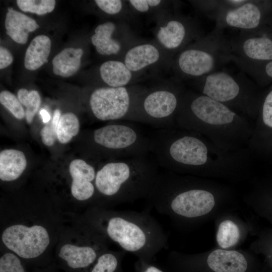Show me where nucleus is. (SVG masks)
I'll return each instance as SVG.
<instances>
[{
	"label": "nucleus",
	"mask_w": 272,
	"mask_h": 272,
	"mask_svg": "<svg viewBox=\"0 0 272 272\" xmlns=\"http://www.w3.org/2000/svg\"><path fill=\"white\" fill-rule=\"evenodd\" d=\"M150 152L165 170L200 177L236 179L251 165L247 148L224 150L198 133L176 126L158 129L150 137Z\"/></svg>",
	"instance_id": "obj_1"
},
{
	"label": "nucleus",
	"mask_w": 272,
	"mask_h": 272,
	"mask_svg": "<svg viewBox=\"0 0 272 272\" xmlns=\"http://www.w3.org/2000/svg\"><path fill=\"white\" fill-rule=\"evenodd\" d=\"M176 126L198 133L222 149L247 148L253 124L244 115L194 90H186L175 118Z\"/></svg>",
	"instance_id": "obj_2"
},
{
	"label": "nucleus",
	"mask_w": 272,
	"mask_h": 272,
	"mask_svg": "<svg viewBox=\"0 0 272 272\" xmlns=\"http://www.w3.org/2000/svg\"><path fill=\"white\" fill-rule=\"evenodd\" d=\"M226 192L202 177L165 170L159 172L146 199L161 214L192 220L210 213Z\"/></svg>",
	"instance_id": "obj_3"
},
{
	"label": "nucleus",
	"mask_w": 272,
	"mask_h": 272,
	"mask_svg": "<svg viewBox=\"0 0 272 272\" xmlns=\"http://www.w3.org/2000/svg\"><path fill=\"white\" fill-rule=\"evenodd\" d=\"M148 155L108 162L96 172L98 193L115 202L146 198L159 172L158 166Z\"/></svg>",
	"instance_id": "obj_4"
},
{
	"label": "nucleus",
	"mask_w": 272,
	"mask_h": 272,
	"mask_svg": "<svg viewBox=\"0 0 272 272\" xmlns=\"http://www.w3.org/2000/svg\"><path fill=\"white\" fill-rule=\"evenodd\" d=\"M100 226L124 251L148 258L166 248L167 238L159 223L146 212H101Z\"/></svg>",
	"instance_id": "obj_5"
},
{
	"label": "nucleus",
	"mask_w": 272,
	"mask_h": 272,
	"mask_svg": "<svg viewBox=\"0 0 272 272\" xmlns=\"http://www.w3.org/2000/svg\"><path fill=\"white\" fill-rule=\"evenodd\" d=\"M194 91L209 97L255 120L263 96L244 72L217 71L193 80Z\"/></svg>",
	"instance_id": "obj_6"
},
{
	"label": "nucleus",
	"mask_w": 272,
	"mask_h": 272,
	"mask_svg": "<svg viewBox=\"0 0 272 272\" xmlns=\"http://www.w3.org/2000/svg\"><path fill=\"white\" fill-rule=\"evenodd\" d=\"M216 28L190 43L173 58L171 67L177 79L195 80L232 61L230 40Z\"/></svg>",
	"instance_id": "obj_7"
},
{
	"label": "nucleus",
	"mask_w": 272,
	"mask_h": 272,
	"mask_svg": "<svg viewBox=\"0 0 272 272\" xmlns=\"http://www.w3.org/2000/svg\"><path fill=\"white\" fill-rule=\"evenodd\" d=\"M186 89L181 80L146 88L137 109L135 122L158 129L176 127L175 118Z\"/></svg>",
	"instance_id": "obj_8"
},
{
	"label": "nucleus",
	"mask_w": 272,
	"mask_h": 272,
	"mask_svg": "<svg viewBox=\"0 0 272 272\" xmlns=\"http://www.w3.org/2000/svg\"><path fill=\"white\" fill-rule=\"evenodd\" d=\"M146 89L133 85L96 88L90 96V109L94 116L100 120L135 122L139 103Z\"/></svg>",
	"instance_id": "obj_9"
},
{
	"label": "nucleus",
	"mask_w": 272,
	"mask_h": 272,
	"mask_svg": "<svg viewBox=\"0 0 272 272\" xmlns=\"http://www.w3.org/2000/svg\"><path fill=\"white\" fill-rule=\"evenodd\" d=\"M93 140L95 144L120 159L148 155L150 152V138L127 122L96 129L93 131Z\"/></svg>",
	"instance_id": "obj_10"
},
{
	"label": "nucleus",
	"mask_w": 272,
	"mask_h": 272,
	"mask_svg": "<svg viewBox=\"0 0 272 272\" xmlns=\"http://www.w3.org/2000/svg\"><path fill=\"white\" fill-rule=\"evenodd\" d=\"M157 14L155 40L172 59L186 46L203 35L194 18L171 13L167 10L159 11Z\"/></svg>",
	"instance_id": "obj_11"
},
{
	"label": "nucleus",
	"mask_w": 272,
	"mask_h": 272,
	"mask_svg": "<svg viewBox=\"0 0 272 272\" xmlns=\"http://www.w3.org/2000/svg\"><path fill=\"white\" fill-rule=\"evenodd\" d=\"M2 239L8 249L25 259L40 256L50 242L47 231L40 225H12L4 231Z\"/></svg>",
	"instance_id": "obj_12"
},
{
	"label": "nucleus",
	"mask_w": 272,
	"mask_h": 272,
	"mask_svg": "<svg viewBox=\"0 0 272 272\" xmlns=\"http://www.w3.org/2000/svg\"><path fill=\"white\" fill-rule=\"evenodd\" d=\"M260 28L240 31L230 40L232 61L259 63L272 60V36Z\"/></svg>",
	"instance_id": "obj_13"
},
{
	"label": "nucleus",
	"mask_w": 272,
	"mask_h": 272,
	"mask_svg": "<svg viewBox=\"0 0 272 272\" xmlns=\"http://www.w3.org/2000/svg\"><path fill=\"white\" fill-rule=\"evenodd\" d=\"M247 148L251 156L272 161V88L263 96Z\"/></svg>",
	"instance_id": "obj_14"
},
{
	"label": "nucleus",
	"mask_w": 272,
	"mask_h": 272,
	"mask_svg": "<svg viewBox=\"0 0 272 272\" xmlns=\"http://www.w3.org/2000/svg\"><path fill=\"white\" fill-rule=\"evenodd\" d=\"M264 11V7L261 2L247 0L242 5L219 16L215 20V28L222 30L227 28H232L240 31L256 29L262 26Z\"/></svg>",
	"instance_id": "obj_15"
},
{
	"label": "nucleus",
	"mask_w": 272,
	"mask_h": 272,
	"mask_svg": "<svg viewBox=\"0 0 272 272\" xmlns=\"http://www.w3.org/2000/svg\"><path fill=\"white\" fill-rule=\"evenodd\" d=\"M172 58L155 41L140 42L130 47L122 61L129 70L141 73L146 69L164 64L171 66Z\"/></svg>",
	"instance_id": "obj_16"
},
{
	"label": "nucleus",
	"mask_w": 272,
	"mask_h": 272,
	"mask_svg": "<svg viewBox=\"0 0 272 272\" xmlns=\"http://www.w3.org/2000/svg\"><path fill=\"white\" fill-rule=\"evenodd\" d=\"M117 27L115 23L111 21L99 24L95 29L91 40L99 54L121 55L122 60L126 51L141 41L133 33L121 37L114 38L113 36Z\"/></svg>",
	"instance_id": "obj_17"
},
{
	"label": "nucleus",
	"mask_w": 272,
	"mask_h": 272,
	"mask_svg": "<svg viewBox=\"0 0 272 272\" xmlns=\"http://www.w3.org/2000/svg\"><path fill=\"white\" fill-rule=\"evenodd\" d=\"M69 172L73 179L71 192L77 200L85 201L95 194L96 186L93 182L96 178L95 168L82 159L73 160L69 166Z\"/></svg>",
	"instance_id": "obj_18"
},
{
	"label": "nucleus",
	"mask_w": 272,
	"mask_h": 272,
	"mask_svg": "<svg viewBox=\"0 0 272 272\" xmlns=\"http://www.w3.org/2000/svg\"><path fill=\"white\" fill-rule=\"evenodd\" d=\"M99 73L101 80L107 87L113 88L131 86L141 74L131 72L119 59L103 62L99 67Z\"/></svg>",
	"instance_id": "obj_19"
},
{
	"label": "nucleus",
	"mask_w": 272,
	"mask_h": 272,
	"mask_svg": "<svg viewBox=\"0 0 272 272\" xmlns=\"http://www.w3.org/2000/svg\"><path fill=\"white\" fill-rule=\"evenodd\" d=\"M207 262L215 272H245L247 268L245 256L235 250H215L209 255Z\"/></svg>",
	"instance_id": "obj_20"
},
{
	"label": "nucleus",
	"mask_w": 272,
	"mask_h": 272,
	"mask_svg": "<svg viewBox=\"0 0 272 272\" xmlns=\"http://www.w3.org/2000/svg\"><path fill=\"white\" fill-rule=\"evenodd\" d=\"M8 10L5 21L6 34L18 43H26L29 33L34 31L39 25L33 19L12 8Z\"/></svg>",
	"instance_id": "obj_21"
},
{
	"label": "nucleus",
	"mask_w": 272,
	"mask_h": 272,
	"mask_svg": "<svg viewBox=\"0 0 272 272\" xmlns=\"http://www.w3.org/2000/svg\"><path fill=\"white\" fill-rule=\"evenodd\" d=\"M101 245L78 246L66 244L60 248L58 256L73 269H82L93 263L98 257V250Z\"/></svg>",
	"instance_id": "obj_22"
},
{
	"label": "nucleus",
	"mask_w": 272,
	"mask_h": 272,
	"mask_svg": "<svg viewBox=\"0 0 272 272\" xmlns=\"http://www.w3.org/2000/svg\"><path fill=\"white\" fill-rule=\"evenodd\" d=\"M27 166L23 152L15 149H6L0 153V179L4 181L17 179Z\"/></svg>",
	"instance_id": "obj_23"
},
{
	"label": "nucleus",
	"mask_w": 272,
	"mask_h": 272,
	"mask_svg": "<svg viewBox=\"0 0 272 272\" xmlns=\"http://www.w3.org/2000/svg\"><path fill=\"white\" fill-rule=\"evenodd\" d=\"M83 52L80 48L67 47L62 50L52 60L54 74L62 77L74 75L80 67Z\"/></svg>",
	"instance_id": "obj_24"
},
{
	"label": "nucleus",
	"mask_w": 272,
	"mask_h": 272,
	"mask_svg": "<svg viewBox=\"0 0 272 272\" xmlns=\"http://www.w3.org/2000/svg\"><path fill=\"white\" fill-rule=\"evenodd\" d=\"M51 44L50 39L46 35H39L34 38L25 52V68L35 71L46 62L50 52Z\"/></svg>",
	"instance_id": "obj_25"
},
{
	"label": "nucleus",
	"mask_w": 272,
	"mask_h": 272,
	"mask_svg": "<svg viewBox=\"0 0 272 272\" xmlns=\"http://www.w3.org/2000/svg\"><path fill=\"white\" fill-rule=\"evenodd\" d=\"M247 0L190 1L193 7L209 18L215 20L227 11L237 8Z\"/></svg>",
	"instance_id": "obj_26"
},
{
	"label": "nucleus",
	"mask_w": 272,
	"mask_h": 272,
	"mask_svg": "<svg viewBox=\"0 0 272 272\" xmlns=\"http://www.w3.org/2000/svg\"><path fill=\"white\" fill-rule=\"evenodd\" d=\"M80 123L77 116L72 112L63 114L60 118L57 128V138L61 144L69 142L79 132Z\"/></svg>",
	"instance_id": "obj_27"
},
{
	"label": "nucleus",
	"mask_w": 272,
	"mask_h": 272,
	"mask_svg": "<svg viewBox=\"0 0 272 272\" xmlns=\"http://www.w3.org/2000/svg\"><path fill=\"white\" fill-rule=\"evenodd\" d=\"M240 236L237 225L231 220L222 222L218 227L217 233V241L223 249H227L235 245Z\"/></svg>",
	"instance_id": "obj_28"
},
{
	"label": "nucleus",
	"mask_w": 272,
	"mask_h": 272,
	"mask_svg": "<svg viewBox=\"0 0 272 272\" xmlns=\"http://www.w3.org/2000/svg\"><path fill=\"white\" fill-rule=\"evenodd\" d=\"M252 196L265 209V214L272 221V177L256 183Z\"/></svg>",
	"instance_id": "obj_29"
},
{
	"label": "nucleus",
	"mask_w": 272,
	"mask_h": 272,
	"mask_svg": "<svg viewBox=\"0 0 272 272\" xmlns=\"http://www.w3.org/2000/svg\"><path fill=\"white\" fill-rule=\"evenodd\" d=\"M240 70L257 82L263 77L272 79V60L261 63H252L235 61Z\"/></svg>",
	"instance_id": "obj_30"
},
{
	"label": "nucleus",
	"mask_w": 272,
	"mask_h": 272,
	"mask_svg": "<svg viewBox=\"0 0 272 272\" xmlns=\"http://www.w3.org/2000/svg\"><path fill=\"white\" fill-rule=\"evenodd\" d=\"M54 0H17V4L20 10L42 15L51 12L55 8Z\"/></svg>",
	"instance_id": "obj_31"
},
{
	"label": "nucleus",
	"mask_w": 272,
	"mask_h": 272,
	"mask_svg": "<svg viewBox=\"0 0 272 272\" xmlns=\"http://www.w3.org/2000/svg\"><path fill=\"white\" fill-rule=\"evenodd\" d=\"M123 252L102 253L90 272H115L119 266L120 255Z\"/></svg>",
	"instance_id": "obj_32"
},
{
	"label": "nucleus",
	"mask_w": 272,
	"mask_h": 272,
	"mask_svg": "<svg viewBox=\"0 0 272 272\" xmlns=\"http://www.w3.org/2000/svg\"><path fill=\"white\" fill-rule=\"evenodd\" d=\"M0 102L16 118L22 119L25 116V112L22 104L18 98L10 91L5 90L1 92Z\"/></svg>",
	"instance_id": "obj_33"
},
{
	"label": "nucleus",
	"mask_w": 272,
	"mask_h": 272,
	"mask_svg": "<svg viewBox=\"0 0 272 272\" xmlns=\"http://www.w3.org/2000/svg\"><path fill=\"white\" fill-rule=\"evenodd\" d=\"M0 272H25L20 259L12 253H6L0 258Z\"/></svg>",
	"instance_id": "obj_34"
},
{
	"label": "nucleus",
	"mask_w": 272,
	"mask_h": 272,
	"mask_svg": "<svg viewBox=\"0 0 272 272\" xmlns=\"http://www.w3.org/2000/svg\"><path fill=\"white\" fill-rule=\"evenodd\" d=\"M95 4L104 13L111 15L125 12L127 8V1L120 0H95Z\"/></svg>",
	"instance_id": "obj_35"
},
{
	"label": "nucleus",
	"mask_w": 272,
	"mask_h": 272,
	"mask_svg": "<svg viewBox=\"0 0 272 272\" xmlns=\"http://www.w3.org/2000/svg\"><path fill=\"white\" fill-rule=\"evenodd\" d=\"M41 104V98L36 90L30 92L29 100L26 106L25 116L28 123H31Z\"/></svg>",
	"instance_id": "obj_36"
},
{
	"label": "nucleus",
	"mask_w": 272,
	"mask_h": 272,
	"mask_svg": "<svg viewBox=\"0 0 272 272\" xmlns=\"http://www.w3.org/2000/svg\"><path fill=\"white\" fill-rule=\"evenodd\" d=\"M40 135L43 143L47 146H52L57 138V130L54 128L51 122L47 123L40 131Z\"/></svg>",
	"instance_id": "obj_37"
},
{
	"label": "nucleus",
	"mask_w": 272,
	"mask_h": 272,
	"mask_svg": "<svg viewBox=\"0 0 272 272\" xmlns=\"http://www.w3.org/2000/svg\"><path fill=\"white\" fill-rule=\"evenodd\" d=\"M129 5L136 11L141 13H146L154 10L149 5L148 0L127 1Z\"/></svg>",
	"instance_id": "obj_38"
},
{
	"label": "nucleus",
	"mask_w": 272,
	"mask_h": 272,
	"mask_svg": "<svg viewBox=\"0 0 272 272\" xmlns=\"http://www.w3.org/2000/svg\"><path fill=\"white\" fill-rule=\"evenodd\" d=\"M13 61L11 53L3 46L0 47V69H3L10 65Z\"/></svg>",
	"instance_id": "obj_39"
},
{
	"label": "nucleus",
	"mask_w": 272,
	"mask_h": 272,
	"mask_svg": "<svg viewBox=\"0 0 272 272\" xmlns=\"http://www.w3.org/2000/svg\"><path fill=\"white\" fill-rule=\"evenodd\" d=\"M29 93L30 92L24 88L20 89L17 93L19 100L22 105L26 107L29 100Z\"/></svg>",
	"instance_id": "obj_40"
},
{
	"label": "nucleus",
	"mask_w": 272,
	"mask_h": 272,
	"mask_svg": "<svg viewBox=\"0 0 272 272\" xmlns=\"http://www.w3.org/2000/svg\"><path fill=\"white\" fill-rule=\"evenodd\" d=\"M263 250L266 251L272 261V237L266 240H264Z\"/></svg>",
	"instance_id": "obj_41"
},
{
	"label": "nucleus",
	"mask_w": 272,
	"mask_h": 272,
	"mask_svg": "<svg viewBox=\"0 0 272 272\" xmlns=\"http://www.w3.org/2000/svg\"><path fill=\"white\" fill-rule=\"evenodd\" d=\"M60 117V110L58 109H55L54 111L53 118L51 122L54 128L56 130Z\"/></svg>",
	"instance_id": "obj_42"
},
{
	"label": "nucleus",
	"mask_w": 272,
	"mask_h": 272,
	"mask_svg": "<svg viewBox=\"0 0 272 272\" xmlns=\"http://www.w3.org/2000/svg\"><path fill=\"white\" fill-rule=\"evenodd\" d=\"M39 113L44 123H47L50 120L51 118L50 115L46 110L43 109H41Z\"/></svg>",
	"instance_id": "obj_43"
},
{
	"label": "nucleus",
	"mask_w": 272,
	"mask_h": 272,
	"mask_svg": "<svg viewBox=\"0 0 272 272\" xmlns=\"http://www.w3.org/2000/svg\"><path fill=\"white\" fill-rule=\"evenodd\" d=\"M144 270L145 272H163L157 267L153 265L148 266Z\"/></svg>",
	"instance_id": "obj_44"
},
{
	"label": "nucleus",
	"mask_w": 272,
	"mask_h": 272,
	"mask_svg": "<svg viewBox=\"0 0 272 272\" xmlns=\"http://www.w3.org/2000/svg\"><path fill=\"white\" fill-rule=\"evenodd\" d=\"M143 272H145V271L144 270H143Z\"/></svg>",
	"instance_id": "obj_45"
}]
</instances>
